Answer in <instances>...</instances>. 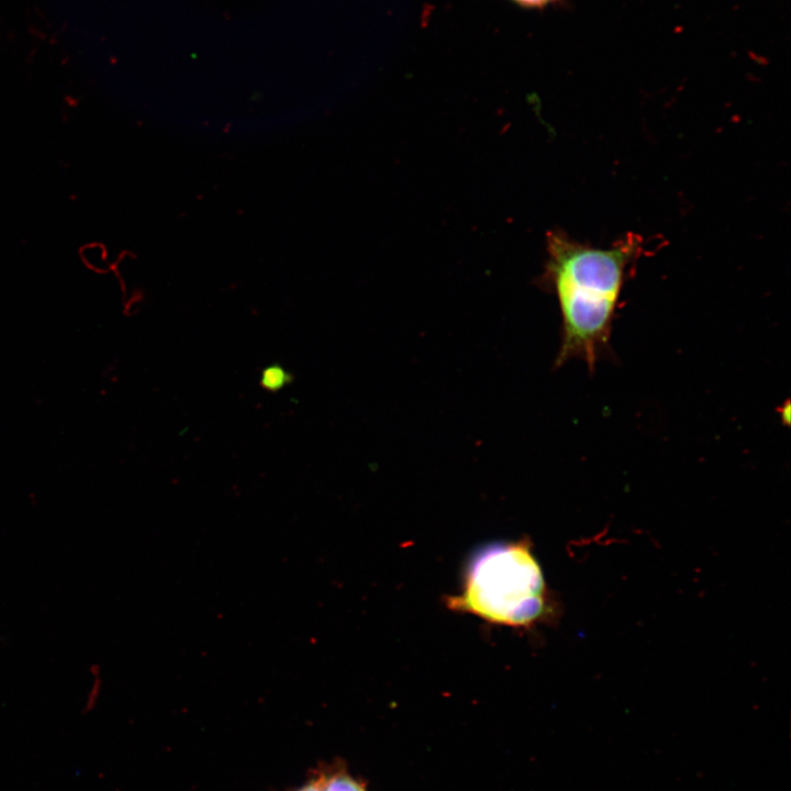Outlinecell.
<instances>
[{"label":"cell","instance_id":"obj_1","mask_svg":"<svg viewBox=\"0 0 791 791\" xmlns=\"http://www.w3.org/2000/svg\"><path fill=\"white\" fill-rule=\"evenodd\" d=\"M546 252L541 282L554 292L561 316L556 366L580 359L594 370L609 345L627 272L642 253V237L628 234L609 247H595L553 230Z\"/></svg>","mask_w":791,"mask_h":791},{"label":"cell","instance_id":"obj_2","mask_svg":"<svg viewBox=\"0 0 791 791\" xmlns=\"http://www.w3.org/2000/svg\"><path fill=\"white\" fill-rule=\"evenodd\" d=\"M449 610L497 625L530 628L553 616L554 602L527 538L481 548L466 567Z\"/></svg>","mask_w":791,"mask_h":791},{"label":"cell","instance_id":"obj_3","mask_svg":"<svg viewBox=\"0 0 791 791\" xmlns=\"http://www.w3.org/2000/svg\"><path fill=\"white\" fill-rule=\"evenodd\" d=\"M297 791H366L347 772L342 770L323 771Z\"/></svg>","mask_w":791,"mask_h":791},{"label":"cell","instance_id":"obj_4","mask_svg":"<svg viewBox=\"0 0 791 791\" xmlns=\"http://www.w3.org/2000/svg\"><path fill=\"white\" fill-rule=\"evenodd\" d=\"M292 380L291 374L279 364H271L263 368L260 386L270 392H277L287 387Z\"/></svg>","mask_w":791,"mask_h":791},{"label":"cell","instance_id":"obj_5","mask_svg":"<svg viewBox=\"0 0 791 791\" xmlns=\"http://www.w3.org/2000/svg\"><path fill=\"white\" fill-rule=\"evenodd\" d=\"M89 675L92 677V680L90 688L86 694V700L82 709L83 713H89L97 706L102 692L103 682L100 666L98 664L90 665Z\"/></svg>","mask_w":791,"mask_h":791},{"label":"cell","instance_id":"obj_6","mask_svg":"<svg viewBox=\"0 0 791 791\" xmlns=\"http://www.w3.org/2000/svg\"><path fill=\"white\" fill-rule=\"evenodd\" d=\"M522 8L526 9H543L557 0H511Z\"/></svg>","mask_w":791,"mask_h":791}]
</instances>
